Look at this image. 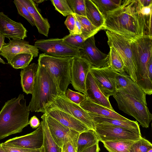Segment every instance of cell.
<instances>
[{"mask_svg":"<svg viewBox=\"0 0 152 152\" xmlns=\"http://www.w3.org/2000/svg\"><path fill=\"white\" fill-rule=\"evenodd\" d=\"M117 90H121L147 106L146 94L125 72H117L115 77Z\"/></svg>","mask_w":152,"mask_h":152,"instance_id":"cell-17","label":"cell"},{"mask_svg":"<svg viewBox=\"0 0 152 152\" xmlns=\"http://www.w3.org/2000/svg\"><path fill=\"white\" fill-rule=\"evenodd\" d=\"M100 148L99 147V143L88 148L84 150L82 152H99Z\"/></svg>","mask_w":152,"mask_h":152,"instance_id":"cell-45","label":"cell"},{"mask_svg":"<svg viewBox=\"0 0 152 152\" xmlns=\"http://www.w3.org/2000/svg\"><path fill=\"white\" fill-rule=\"evenodd\" d=\"M90 71L100 91L106 98L109 99L110 96L115 94L117 91L115 77L117 72L108 66L99 68L91 66Z\"/></svg>","mask_w":152,"mask_h":152,"instance_id":"cell-12","label":"cell"},{"mask_svg":"<svg viewBox=\"0 0 152 152\" xmlns=\"http://www.w3.org/2000/svg\"><path fill=\"white\" fill-rule=\"evenodd\" d=\"M138 1L140 5L142 7L147 6L152 4L151 0H138Z\"/></svg>","mask_w":152,"mask_h":152,"instance_id":"cell-47","label":"cell"},{"mask_svg":"<svg viewBox=\"0 0 152 152\" xmlns=\"http://www.w3.org/2000/svg\"><path fill=\"white\" fill-rule=\"evenodd\" d=\"M64 94L71 101L79 105L86 98L85 94L79 91H75L69 88L66 90Z\"/></svg>","mask_w":152,"mask_h":152,"instance_id":"cell-37","label":"cell"},{"mask_svg":"<svg viewBox=\"0 0 152 152\" xmlns=\"http://www.w3.org/2000/svg\"><path fill=\"white\" fill-rule=\"evenodd\" d=\"M75 28L74 32L72 34H81L82 33L81 24L80 22L75 17Z\"/></svg>","mask_w":152,"mask_h":152,"instance_id":"cell-44","label":"cell"},{"mask_svg":"<svg viewBox=\"0 0 152 152\" xmlns=\"http://www.w3.org/2000/svg\"><path fill=\"white\" fill-rule=\"evenodd\" d=\"M86 96L94 103L114 110L110 102L98 88L92 74L88 72L86 82Z\"/></svg>","mask_w":152,"mask_h":152,"instance_id":"cell-20","label":"cell"},{"mask_svg":"<svg viewBox=\"0 0 152 152\" xmlns=\"http://www.w3.org/2000/svg\"><path fill=\"white\" fill-rule=\"evenodd\" d=\"M2 147L7 152H43L42 148L38 149H32L24 148L11 147L4 146Z\"/></svg>","mask_w":152,"mask_h":152,"instance_id":"cell-39","label":"cell"},{"mask_svg":"<svg viewBox=\"0 0 152 152\" xmlns=\"http://www.w3.org/2000/svg\"><path fill=\"white\" fill-rule=\"evenodd\" d=\"M113 96L120 110L134 117L143 127H148L152 114L147 105L121 90H117Z\"/></svg>","mask_w":152,"mask_h":152,"instance_id":"cell-6","label":"cell"},{"mask_svg":"<svg viewBox=\"0 0 152 152\" xmlns=\"http://www.w3.org/2000/svg\"><path fill=\"white\" fill-rule=\"evenodd\" d=\"M45 113L46 121L50 132L56 143L62 148L64 143L69 141L76 150L77 139L80 133L64 126Z\"/></svg>","mask_w":152,"mask_h":152,"instance_id":"cell-11","label":"cell"},{"mask_svg":"<svg viewBox=\"0 0 152 152\" xmlns=\"http://www.w3.org/2000/svg\"><path fill=\"white\" fill-rule=\"evenodd\" d=\"M40 122L43 129L44 139L43 152H62V148L56 143L50 132L45 119V113L41 116Z\"/></svg>","mask_w":152,"mask_h":152,"instance_id":"cell-27","label":"cell"},{"mask_svg":"<svg viewBox=\"0 0 152 152\" xmlns=\"http://www.w3.org/2000/svg\"><path fill=\"white\" fill-rule=\"evenodd\" d=\"M86 18L94 26L102 29L105 18L91 0H85Z\"/></svg>","mask_w":152,"mask_h":152,"instance_id":"cell-25","label":"cell"},{"mask_svg":"<svg viewBox=\"0 0 152 152\" xmlns=\"http://www.w3.org/2000/svg\"><path fill=\"white\" fill-rule=\"evenodd\" d=\"M53 102L47 107H55L77 119L90 129L95 130V124L88 113L78 105L69 100L64 94L52 95Z\"/></svg>","mask_w":152,"mask_h":152,"instance_id":"cell-8","label":"cell"},{"mask_svg":"<svg viewBox=\"0 0 152 152\" xmlns=\"http://www.w3.org/2000/svg\"><path fill=\"white\" fill-rule=\"evenodd\" d=\"M105 19L102 29L121 35L130 41L152 36V16L140 12L138 0H123L120 7L107 14Z\"/></svg>","mask_w":152,"mask_h":152,"instance_id":"cell-1","label":"cell"},{"mask_svg":"<svg viewBox=\"0 0 152 152\" xmlns=\"http://www.w3.org/2000/svg\"><path fill=\"white\" fill-rule=\"evenodd\" d=\"M38 67V64L33 63L22 69L20 72L21 86L23 91L27 94L32 93Z\"/></svg>","mask_w":152,"mask_h":152,"instance_id":"cell-23","label":"cell"},{"mask_svg":"<svg viewBox=\"0 0 152 152\" xmlns=\"http://www.w3.org/2000/svg\"><path fill=\"white\" fill-rule=\"evenodd\" d=\"M33 57V55L30 54H19L12 58L10 64L15 69H23L29 65Z\"/></svg>","mask_w":152,"mask_h":152,"instance_id":"cell-32","label":"cell"},{"mask_svg":"<svg viewBox=\"0 0 152 152\" xmlns=\"http://www.w3.org/2000/svg\"><path fill=\"white\" fill-rule=\"evenodd\" d=\"M43 139V129L40 123L39 126L32 132L13 138L2 143L3 145L9 147L38 149L42 147Z\"/></svg>","mask_w":152,"mask_h":152,"instance_id":"cell-14","label":"cell"},{"mask_svg":"<svg viewBox=\"0 0 152 152\" xmlns=\"http://www.w3.org/2000/svg\"><path fill=\"white\" fill-rule=\"evenodd\" d=\"M34 45L44 53L50 56L71 57L80 56L79 50L69 45L62 38L37 40Z\"/></svg>","mask_w":152,"mask_h":152,"instance_id":"cell-9","label":"cell"},{"mask_svg":"<svg viewBox=\"0 0 152 152\" xmlns=\"http://www.w3.org/2000/svg\"><path fill=\"white\" fill-rule=\"evenodd\" d=\"M96 6L104 18L107 14L120 7L122 0H91Z\"/></svg>","mask_w":152,"mask_h":152,"instance_id":"cell-30","label":"cell"},{"mask_svg":"<svg viewBox=\"0 0 152 152\" xmlns=\"http://www.w3.org/2000/svg\"><path fill=\"white\" fill-rule=\"evenodd\" d=\"M138 2L140 7V12L143 15L146 16H152V4L146 7H142L139 4L138 0Z\"/></svg>","mask_w":152,"mask_h":152,"instance_id":"cell-41","label":"cell"},{"mask_svg":"<svg viewBox=\"0 0 152 152\" xmlns=\"http://www.w3.org/2000/svg\"><path fill=\"white\" fill-rule=\"evenodd\" d=\"M0 152H7L2 147V143H0Z\"/></svg>","mask_w":152,"mask_h":152,"instance_id":"cell-49","label":"cell"},{"mask_svg":"<svg viewBox=\"0 0 152 152\" xmlns=\"http://www.w3.org/2000/svg\"><path fill=\"white\" fill-rule=\"evenodd\" d=\"M148 77L151 81L152 80V58L149 61L148 65Z\"/></svg>","mask_w":152,"mask_h":152,"instance_id":"cell-46","label":"cell"},{"mask_svg":"<svg viewBox=\"0 0 152 152\" xmlns=\"http://www.w3.org/2000/svg\"><path fill=\"white\" fill-rule=\"evenodd\" d=\"M62 150V152H77L76 148L69 141L64 143Z\"/></svg>","mask_w":152,"mask_h":152,"instance_id":"cell-42","label":"cell"},{"mask_svg":"<svg viewBox=\"0 0 152 152\" xmlns=\"http://www.w3.org/2000/svg\"><path fill=\"white\" fill-rule=\"evenodd\" d=\"M27 8L32 18L39 33L47 37L50 28L48 19L39 11L35 2L32 0H19Z\"/></svg>","mask_w":152,"mask_h":152,"instance_id":"cell-21","label":"cell"},{"mask_svg":"<svg viewBox=\"0 0 152 152\" xmlns=\"http://www.w3.org/2000/svg\"><path fill=\"white\" fill-rule=\"evenodd\" d=\"M13 2L19 14L25 18L32 26H35L34 21L26 7L19 0H15Z\"/></svg>","mask_w":152,"mask_h":152,"instance_id":"cell-38","label":"cell"},{"mask_svg":"<svg viewBox=\"0 0 152 152\" xmlns=\"http://www.w3.org/2000/svg\"><path fill=\"white\" fill-rule=\"evenodd\" d=\"M4 35L0 32V53L1 48L4 44L5 38Z\"/></svg>","mask_w":152,"mask_h":152,"instance_id":"cell-48","label":"cell"},{"mask_svg":"<svg viewBox=\"0 0 152 152\" xmlns=\"http://www.w3.org/2000/svg\"><path fill=\"white\" fill-rule=\"evenodd\" d=\"M29 111L23 94L7 101L0 111V140L21 132L29 124Z\"/></svg>","mask_w":152,"mask_h":152,"instance_id":"cell-2","label":"cell"},{"mask_svg":"<svg viewBox=\"0 0 152 152\" xmlns=\"http://www.w3.org/2000/svg\"><path fill=\"white\" fill-rule=\"evenodd\" d=\"M0 62L4 64H6V62L1 58L0 56Z\"/></svg>","mask_w":152,"mask_h":152,"instance_id":"cell-51","label":"cell"},{"mask_svg":"<svg viewBox=\"0 0 152 152\" xmlns=\"http://www.w3.org/2000/svg\"><path fill=\"white\" fill-rule=\"evenodd\" d=\"M102 142L108 141L134 140L141 137V134L129 129L104 124H96L94 130Z\"/></svg>","mask_w":152,"mask_h":152,"instance_id":"cell-10","label":"cell"},{"mask_svg":"<svg viewBox=\"0 0 152 152\" xmlns=\"http://www.w3.org/2000/svg\"><path fill=\"white\" fill-rule=\"evenodd\" d=\"M130 41L136 69V83L146 94L150 95L152 81L148 77V65L152 58V36H144Z\"/></svg>","mask_w":152,"mask_h":152,"instance_id":"cell-3","label":"cell"},{"mask_svg":"<svg viewBox=\"0 0 152 152\" xmlns=\"http://www.w3.org/2000/svg\"><path fill=\"white\" fill-rule=\"evenodd\" d=\"M151 149V143L142 137L131 145L129 152H147Z\"/></svg>","mask_w":152,"mask_h":152,"instance_id":"cell-33","label":"cell"},{"mask_svg":"<svg viewBox=\"0 0 152 152\" xmlns=\"http://www.w3.org/2000/svg\"><path fill=\"white\" fill-rule=\"evenodd\" d=\"M137 140L108 141L102 142L109 152H129L131 145Z\"/></svg>","mask_w":152,"mask_h":152,"instance_id":"cell-28","label":"cell"},{"mask_svg":"<svg viewBox=\"0 0 152 152\" xmlns=\"http://www.w3.org/2000/svg\"><path fill=\"white\" fill-rule=\"evenodd\" d=\"M80 106L88 113L96 116L122 120H129L114 110L94 103L87 97Z\"/></svg>","mask_w":152,"mask_h":152,"instance_id":"cell-22","label":"cell"},{"mask_svg":"<svg viewBox=\"0 0 152 152\" xmlns=\"http://www.w3.org/2000/svg\"><path fill=\"white\" fill-rule=\"evenodd\" d=\"M108 54V66L116 72L122 73L125 72L123 61L118 53L113 47H110Z\"/></svg>","mask_w":152,"mask_h":152,"instance_id":"cell-29","label":"cell"},{"mask_svg":"<svg viewBox=\"0 0 152 152\" xmlns=\"http://www.w3.org/2000/svg\"><path fill=\"white\" fill-rule=\"evenodd\" d=\"M45 113L64 126L80 133L90 129L77 119L56 108L48 107Z\"/></svg>","mask_w":152,"mask_h":152,"instance_id":"cell-19","label":"cell"},{"mask_svg":"<svg viewBox=\"0 0 152 152\" xmlns=\"http://www.w3.org/2000/svg\"><path fill=\"white\" fill-rule=\"evenodd\" d=\"M91 66L88 61L81 57H73L72 59L71 83L76 90L86 96V82Z\"/></svg>","mask_w":152,"mask_h":152,"instance_id":"cell-13","label":"cell"},{"mask_svg":"<svg viewBox=\"0 0 152 152\" xmlns=\"http://www.w3.org/2000/svg\"><path fill=\"white\" fill-rule=\"evenodd\" d=\"M63 41L71 47L80 50L86 40L81 34H69L62 38Z\"/></svg>","mask_w":152,"mask_h":152,"instance_id":"cell-34","label":"cell"},{"mask_svg":"<svg viewBox=\"0 0 152 152\" xmlns=\"http://www.w3.org/2000/svg\"><path fill=\"white\" fill-rule=\"evenodd\" d=\"M106 34L108 45L117 52L123 61L125 72L136 83V69L130 41L121 35L109 31L107 30Z\"/></svg>","mask_w":152,"mask_h":152,"instance_id":"cell-7","label":"cell"},{"mask_svg":"<svg viewBox=\"0 0 152 152\" xmlns=\"http://www.w3.org/2000/svg\"><path fill=\"white\" fill-rule=\"evenodd\" d=\"M60 94L47 70L38 64L32 97L27 107L28 110L31 112L44 113L46 109L53 102L52 95H57Z\"/></svg>","mask_w":152,"mask_h":152,"instance_id":"cell-4","label":"cell"},{"mask_svg":"<svg viewBox=\"0 0 152 152\" xmlns=\"http://www.w3.org/2000/svg\"><path fill=\"white\" fill-rule=\"evenodd\" d=\"M147 152H152V149L148 151Z\"/></svg>","mask_w":152,"mask_h":152,"instance_id":"cell-52","label":"cell"},{"mask_svg":"<svg viewBox=\"0 0 152 152\" xmlns=\"http://www.w3.org/2000/svg\"><path fill=\"white\" fill-rule=\"evenodd\" d=\"M29 124L33 129L38 128L40 124V122L38 118L35 116H33L30 119Z\"/></svg>","mask_w":152,"mask_h":152,"instance_id":"cell-43","label":"cell"},{"mask_svg":"<svg viewBox=\"0 0 152 152\" xmlns=\"http://www.w3.org/2000/svg\"><path fill=\"white\" fill-rule=\"evenodd\" d=\"M27 31L20 22L14 21L3 12H0V32L9 39H24Z\"/></svg>","mask_w":152,"mask_h":152,"instance_id":"cell-18","label":"cell"},{"mask_svg":"<svg viewBox=\"0 0 152 152\" xmlns=\"http://www.w3.org/2000/svg\"><path fill=\"white\" fill-rule=\"evenodd\" d=\"M72 58L54 56L44 53L39 55L38 64L46 69L60 94H64L71 83V63Z\"/></svg>","mask_w":152,"mask_h":152,"instance_id":"cell-5","label":"cell"},{"mask_svg":"<svg viewBox=\"0 0 152 152\" xmlns=\"http://www.w3.org/2000/svg\"><path fill=\"white\" fill-rule=\"evenodd\" d=\"M73 15L80 23L82 32L81 34L86 40L94 36L101 30L93 26L86 17L79 16L74 13Z\"/></svg>","mask_w":152,"mask_h":152,"instance_id":"cell-31","label":"cell"},{"mask_svg":"<svg viewBox=\"0 0 152 152\" xmlns=\"http://www.w3.org/2000/svg\"><path fill=\"white\" fill-rule=\"evenodd\" d=\"M33 1L35 2H36V3H42V2L44 1V0H33Z\"/></svg>","mask_w":152,"mask_h":152,"instance_id":"cell-50","label":"cell"},{"mask_svg":"<svg viewBox=\"0 0 152 152\" xmlns=\"http://www.w3.org/2000/svg\"><path fill=\"white\" fill-rule=\"evenodd\" d=\"M99 139L95 131L89 129L80 133L77 142V152L82 151L99 143Z\"/></svg>","mask_w":152,"mask_h":152,"instance_id":"cell-26","label":"cell"},{"mask_svg":"<svg viewBox=\"0 0 152 152\" xmlns=\"http://www.w3.org/2000/svg\"><path fill=\"white\" fill-rule=\"evenodd\" d=\"M95 125L101 123L110 124L130 130L141 134L139 125L137 121L130 120H122L96 116L88 113Z\"/></svg>","mask_w":152,"mask_h":152,"instance_id":"cell-24","label":"cell"},{"mask_svg":"<svg viewBox=\"0 0 152 152\" xmlns=\"http://www.w3.org/2000/svg\"><path fill=\"white\" fill-rule=\"evenodd\" d=\"M9 39L8 43H4L0 53L9 64L15 56L19 54H30L34 57L38 56L39 49L34 45H30L28 42L21 39Z\"/></svg>","mask_w":152,"mask_h":152,"instance_id":"cell-16","label":"cell"},{"mask_svg":"<svg viewBox=\"0 0 152 152\" xmlns=\"http://www.w3.org/2000/svg\"><path fill=\"white\" fill-rule=\"evenodd\" d=\"M75 23V18L73 14L67 16L64 24L69 30L70 34H72L74 32Z\"/></svg>","mask_w":152,"mask_h":152,"instance_id":"cell-40","label":"cell"},{"mask_svg":"<svg viewBox=\"0 0 152 152\" xmlns=\"http://www.w3.org/2000/svg\"><path fill=\"white\" fill-rule=\"evenodd\" d=\"M79 50L80 57L88 61L91 66L99 68L108 66V54L102 52L96 46L94 36L87 39Z\"/></svg>","mask_w":152,"mask_h":152,"instance_id":"cell-15","label":"cell"},{"mask_svg":"<svg viewBox=\"0 0 152 152\" xmlns=\"http://www.w3.org/2000/svg\"><path fill=\"white\" fill-rule=\"evenodd\" d=\"M74 13L86 17L85 0H67Z\"/></svg>","mask_w":152,"mask_h":152,"instance_id":"cell-36","label":"cell"},{"mask_svg":"<svg viewBox=\"0 0 152 152\" xmlns=\"http://www.w3.org/2000/svg\"><path fill=\"white\" fill-rule=\"evenodd\" d=\"M51 1L56 10L64 16L66 17L74 14L67 0H52Z\"/></svg>","mask_w":152,"mask_h":152,"instance_id":"cell-35","label":"cell"}]
</instances>
